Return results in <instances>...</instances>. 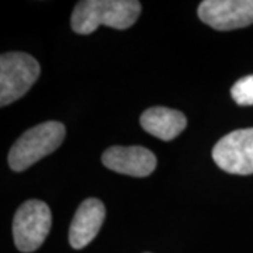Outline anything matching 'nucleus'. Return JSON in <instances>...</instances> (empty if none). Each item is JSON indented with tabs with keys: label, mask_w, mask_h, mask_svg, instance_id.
Masks as SVG:
<instances>
[{
	"label": "nucleus",
	"mask_w": 253,
	"mask_h": 253,
	"mask_svg": "<svg viewBox=\"0 0 253 253\" xmlns=\"http://www.w3.org/2000/svg\"><path fill=\"white\" fill-rule=\"evenodd\" d=\"M141 14L136 0H84L73 10L71 24L78 34H91L100 26L116 30L129 28Z\"/></svg>",
	"instance_id": "nucleus-1"
},
{
	"label": "nucleus",
	"mask_w": 253,
	"mask_h": 253,
	"mask_svg": "<svg viewBox=\"0 0 253 253\" xmlns=\"http://www.w3.org/2000/svg\"><path fill=\"white\" fill-rule=\"evenodd\" d=\"M65 138V126L58 121H46L27 129L11 146L9 166L14 172H23L46 155L58 149Z\"/></svg>",
	"instance_id": "nucleus-2"
},
{
	"label": "nucleus",
	"mask_w": 253,
	"mask_h": 253,
	"mask_svg": "<svg viewBox=\"0 0 253 253\" xmlns=\"http://www.w3.org/2000/svg\"><path fill=\"white\" fill-rule=\"evenodd\" d=\"M36 58L24 52H6L0 56V104L4 107L23 97L40 76Z\"/></svg>",
	"instance_id": "nucleus-3"
},
{
	"label": "nucleus",
	"mask_w": 253,
	"mask_h": 253,
	"mask_svg": "<svg viewBox=\"0 0 253 253\" xmlns=\"http://www.w3.org/2000/svg\"><path fill=\"white\" fill-rule=\"evenodd\" d=\"M52 215L44 201L28 200L16 211L13 219V238L20 252L30 253L44 244L51 231Z\"/></svg>",
	"instance_id": "nucleus-4"
},
{
	"label": "nucleus",
	"mask_w": 253,
	"mask_h": 253,
	"mask_svg": "<svg viewBox=\"0 0 253 253\" xmlns=\"http://www.w3.org/2000/svg\"><path fill=\"white\" fill-rule=\"evenodd\" d=\"M212 159L231 174H253V128L222 136L212 148Z\"/></svg>",
	"instance_id": "nucleus-5"
},
{
	"label": "nucleus",
	"mask_w": 253,
	"mask_h": 253,
	"mask_svg": "<svg viewBox=\"0 0 253 253\" xmlns=\"http://www.w3.org/2000/svg\"><path fill=\"white\" fill-rule=\"evenodd\" d=\"M199 17L218 31L248 27L253 24V0H204Z\"/></svg>",
	"instance_id": "nucleus-6"
},
{
	"label": "nucleus",
	"mask_w": 253,
	"mask_h": 253,
	"mask_svg": "<svg viewBox=\"0 0 253 253\" xmlns=\"http://www.w3.org/2000/svg\"><path fill=\"white\" fill-rule=\"evenodd\" d=\"M101 161L110 170L134 177H146L156 168V156L144 146H111Z\"/></svg>",
	"instance_id": "nucleus-7"
},
{
	"label": "nucleus",
	"mask_w": 253,
	"mask_h": 253,
	"mask_svg": "<svg viewBox=\"0 0 253 253\" xmlns=\"http://www.w3.org/2000/svg\"><path fill=\"white\" fill-rule=\"evenodd\" d=\"M106 218V207L97 199L82 203L69 228V244L73 249H83L97 236Z\"/></svg>",
	"instance_id": "nucleus-8"
},
{
	"label": "nucleus",
	"mask_w": 253,
	"mask_h": 253,
	"mask_svg": "<svg viewBox=\"0 0 253 253\" xmlns=\"http://www.w3.org/2000/svg\"><path fill=\"white\" fill-rule=\"evenodd\" d=\"M139 123L148 134L162 141H172L187 126V118L177 110L152 107L144 111Z\"/></svg>",
	"instance_id": "nucleus-9"
},
{
	"label": "nucleus",
	"mask_w": 253,
	"mask_h": 253,
	"mask_svg": "<svg viewBox=\"0 0 253 253\" xmlns=\"http://www.w3.org/2000/svg\"><path fill=\"white\" fill-rule=\"evenodd\" d=\"M231 96L239 106H253V75L236 82L231 89Z\"/></svg>",
	"instance_id": "nucleus-10"
}]
</instances>
